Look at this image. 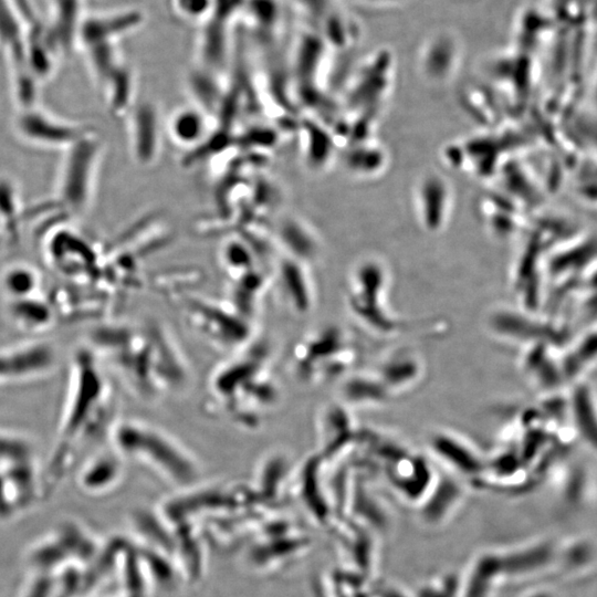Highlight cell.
<instances>
[{
  "label": "cell",
  "instance_id": "277c9868",
  "mask_svg": "<svg viewBox=\"0 0 597 597\" xmlns=\"http://www.w3.org/2000/svg\"><path fill=\"white\" fill-rule=\"evenodd\" d=\"M102 367L90 348L77 353L61 429L66 441L108 438L117 421L114 391Z\"/></svg>",
  "mask_w": 597,
  "mask_h": 597
},
{
  "label": "cell",
  "instance_id": "ac0fdd59",
  "mask_svg": "<svg viewBox=\"0 0 597 597\" xmlns=\"http://www.w3.org/2000/svg\"><path fill=\"white\" fill-rule=\"evenodd\" d=\"M209 115L193 104L176 108L165 123L169 138L179 147L200 145L209 132Z\"/></svg>",
  "mask_w": 597,
  "mask_h": 597
},
{
  "label": "cell",
  "instance_id": "52a82bcc",
  "mask_svg": "<svg viewBox=\"0 0 597 597\" xmlns=\"http://www.w3.org/2000/svg\"><path fill=\"white\" fill-rule=\"evenodd\" d=\"M551 553L547 545L522 549H485L472 558L461 575L460 597H494L506 582L543 566Z\"/></svg>",
  "mask_w": 597,
  "mask_h": 597
},
{
  "label": "cell",
  "instance_id": "484cf974",
  "mask_svg": "<svg viewBox=\"0 0 597 597\" xmlns=\"http://www.w3.org/2000/svg\"><path fill=\"white\" fill-rule=\"evenodd\" d=\"M461 575L446 573L427 579L412 597H460Z\"/></svg>",
  "mask_w": 597,
  "mask_h": 597
},
{
  "label": "cell",
  "instance_id": "ffe728a7",
  "mask_svg": "<svg viewBox=\"0 0 597 597\" xmlns=\"http://www.w3.org/2000/svg\"><path fill=\"white\" fill-rule=\"evenodd\" d=\"M125 460L112 448L93 455L82 469L81 483L90 492L115 488L125 473Z\"/></svg>",
  "mask_w": 597,
  "mask_h": 597
},
{
  "label": "cell",
  "instance_id": "9a60e30c",
  "mask_svg": "<svg viewBox=\"0 0 597 597\" xmlns=\"http://www.w3.org/2000/svg\"><path fill=\"white\" fill-rule=\"evenodd\" d=\"M294 463L283 449H270L259 459L250 486L264 505L274 503L286 492Z\"/></svg>",
  "mask_w": 597,
  "mask_h": 597
},
{
  "label": "cell",
  "instance_id": "e0dca14e",
  "mask_svg": "<svg viewBox=\"0 0 597 597\" xmlns=\"http://www.w3.org/2000/svg\"><path fill=\"white\" fill-rule=\"evenodd\" d=\"M375 374L392 396L418 383L423 374V363L413 352L398 349L380 362Z\"/></svg>",
  "mask_w": 597,
  "mask_h": 597
},
{
  "label": "cell",
  "instance_id": "ba28073f",
  "mask_svg": "<svg viewBox=\"0 0 597 597\" xmlns=\"http://www.w3.org/2000/svg\"><path fill=\"white\" fill-rule=\"evenodd\" d=\"M67 150L61 174L60 197L70 210L82 212L92 198L102 147L96 137L84 133Z\"/></svg>",
  "mask_w": 597,
  "mask_h": 597
},
{
  "label": "cell",
  "instance_id": "2e32d148",
  "mask_svg": "<svg viewBox=\"0 0 597 597\" xmlns=\"http://www.w3.org/2000/svg\"><path fill=\"white\" fill-rule=\"evenodd\" d=\"M17 128L25 139L52 147H69L84 134L72 125L32 107H28L19 116Z\"/></svg>",
  "mask_w": 597,
  "mask_h": 597
},
{
  "label": "cell",
  "instance_id": "cb8c5ba5",
  "mask_svg": "<svg viewBox=\"0 0 597 597\" xmlns=\"http://www.w3.org/2000/svg\"><path fill=\"white\" fill-rule=\"evenodd\" d=\"M8 315L18 327L25 331L45 329L54 320L53 307L35 295L9 301Z\"/></svg>",
  "mask_w": 597,
  "mask_h": 597
},
{
  "label": "cell",
  "instance_id": "44dd1931",
  "mask_svg": "<svg viewBox=\"0 0 597 597\" xmlns=\"http://www.w3.org/2000/svg\"><path fill=\"white\" fill-rule=\"evenodd\" d=\"M521 357V366L531 380L536 386L553 390L558 387L563 380H566L562 370L561 363L553 358L552 345L545 343H535L527 345Z\"/></svg>",
  "mask_w": 597,
  "mask_h": 597
},
{
  "label": "cell",
  "instance_id": "8992f818",
  "mask_svg": "<svg viewBox=\"0 0 597 597\" xmlns=\"http://www.w3.org/2000/svg\"><path fill=\"white\" fill-rule=\"evenodd\" d=\"M355 352L346 333L326 325L302 336L291 348L289 366L296 380L321 385L346 374Z\"/></svg>",
  "mask_w": 597,
  "mask_h": 597
},
{
  "label": "cell",
  "instance_id": "5bb4252c",
  "mask_svg": "<svg viewBox=\"0 0 597 597\" xmlns=\"http://www.w3.org/2000/svg\"><path fill=\"white\" fill-rule=\"evenodd\" d=\"M429 448L454 475L481 479L485 472L486 461L469 441L457 433L446 430L433 432L429 438Z\"/></svg>",
  "mask_w": 597,
  "mask_h": 597
},
{
  "label": "cell",
  "instance_id": "9c48e42d",
  "mask_svg": "<svg viewBox=\"0 0 597 597\" xmlns=\"http://www.w3.org/2000/svg\"><path fill=\"white\" fill-rule=\"evenodd\" d=\"M355 429L348 407L341 401L324 405L316 417V453L327 462L339 461L359 438Z\"/></svg>",
  "mask_w": 597,
  "mask_h": 597
},
{
  "label": "cell",
  "instance_id": "5b68a950",
  "mask_svg": "<svg viewBox=\"0 0 597 597\" xmlns=\"http://www.w3.org/2000/svg\"><path fill=\"white\" fill-rule=\"evenodd\" d=\"M172 302L185 324L202 342L226 355L239 350L259 335L255 322L240 315L224 300L190 292Z\"/></svg>",
  "mask_w": 597,
  "mask_h": 597
},
{
  "label": "cell",
  "instance_id": "7402d4cb",
  "mask_svg": "<svg viewBox=\"0 0 597 597\" xmlns=\"http://www.w3.org/2000/svg\"><path fill=\"white\" fill-rule=\"evenodd\" d=\"M568 411L576 433L597 454V397L588 385H576Z\"/></svg>",
  "mask_w": 597,
  "mask_h": 597
},
{
  "label": "cell",
  "instance_id": "603a6c76",
  "mask_svg": "<svg viewBox=\"0 0 597 597\" xmlns=\"http://www.w3.org/2000/svg\"><path fill=\"white\" fill-rule=\"evenodd\" d=\"M339 397L342 404L352 407L380 405L391 395L374 373L347 376L339 387Z\"/></svg>",
  "mask_w": 597,
  "mask_h": 597
},
{
  "label": "cell",
  "instance_id": "7c38bea8",
  "mask_svg": "<svg viewBox=\"0 0 597 597\" xmlns=\"http://www.w3.org/2000/svg\"><path fill=\"white\" fill-rule=\"evenodd\" d=\"M282 305L294 315H307L314 307L312 283L302 261L285 256L272 270V282Z\"/></svg>",
  "mask_w": 597,
  "mask_h": 597
},
{
  "label": "cell",
  "instance_id": "30bf717a",
  "mask_svg": "<svg viewBox=\"0 0 597 597\" xmlns=\"http://www.w3.org/2000/svg\"><path fill=\"white\" fill-rule=\"evenodd\" d=\"M486 322L493 334L526 345L545 343L556 346L567 338L568 332L558 325L535 318L534 313L530 312L498 310L489 315Z\"/></svg>",
  "mask_w": 597,
  "mask_h": 597
},
{
  "label": "cell",
  "instance_id": "6da1fadb",
  "mask_svg": "<svg viewBox=\"0 0 597 597\" xmlns=\"http://www.w3.org/2000/svg\"><path fill=\"white\" fill-rule=\"evenodd\" d=\"M88 347L137 399L156 402L188 389L191 368L172 333L158 320L106 323L91 334Z\"/></svg>",
  "mask_w": 597,
  "mask_h": 597
},
{
  "label": "cell",
  "instance_id": "3957f363",
  "mask_svg": "<svg viewBox=\"0 0 597 597\" xmlns=\"http://www.w3.org/2000/svg\"><path fill=\"white\" fill-rule=\"evenodd\" d=\"M108 441L125 460L182 490L197 484L201 465L193 452L167 430L143 419H117Z\"/></svg>",
  "mask_w": 597,
  "mask_h": 597
},
{
  "label": "cell",
  "instance_id": "d4e9b609",
  "mask_svg": "<svg viewBox=\"0 0 597 597\" xmlns=\"http://www.w3.org/2000/svg\"><path fill=\"white\" fill-rule=\"evenodd\" d=\"M39 286V277L31 268L14 265L1 277V287L9 301L34 296Z\"/></svg>",
  "mask_w": 597,
  "mask_h": 597
},
{
  "label": "cell",
  "instance_id": "d6986e66",
  "mask_svg": "<svg viewBox=\"0 0 597 597\" xmlns=\"http://www.w3.org/2000/svg\"><path fill=\"white\" fill-rule=\"evenodd\" d=\"M463 496V488L455 476L437 475L432 489L419 505L423 521L438 524L449 519Z\"/></svg>",
  "mask_w": 597,
  "mask_h": 597
},
{
  "label": "cell",
  "instance_id": "8fae6325",
  "mask_svg": "<svg viewBox=\"0 0 597 597\" xmlns=\"http://www.w3.org/2000/svg\"><path fill=\"white\" fill-rule=\"evenodd\" d=\"M165 124L153 102H142L128 115V144L134 161L148 167L155 164L161 151Z\"/></svg>",
  "mask_w": 597,
  "mask_h": 597
},
{
  "label": "cell",
  "instance_id": "4fadbf2b",
  "mask_svg": "<svg viewBox=\"0 0 597 597\" xmlns=\"http://www.w3.org/2000/svg\"><path fill=\"white\" fill-rule=\"evenodd\" d=\"M55 360V352L46 343L0 350V386L29 380L49 373Z\"/></svg>",
  "mask_w": 597,
  "mask_h": 597
},
{
  "label": "cell",
  "instance_id": "7a4b0ae2",
  "mask_svg": "<svg viewBox=\"0 0 597 597\" xmlns=\"http://www.w3.org/2000/svg\"><path fill=\"white\" fill-rule=\"evenodd\" d=\"M283 391L274 369V350L258 335L227 355L208 377L202 412L245 431H256L277 410Z\"/></svg>",
  "mask_w": 597,
  "mask_h": 597
}]
</instances>
